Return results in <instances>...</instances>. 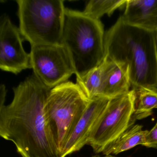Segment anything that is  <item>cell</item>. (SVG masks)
<instances>
[{
  "mask_svg": "<svg viewBox=\"0 0 157 157\" xmlns=\"http://www.w3.org/2000/svg\"><path fill=\"white\" fill-rule=\"evenodd\" d=\"M127 0H90L82 11L86 16L100 20L104 15L111 16L116 10L125 7Z\"/></svg>",
  "mask_w": 157,
  "mask_h": 157,
  "instance_id": "5bb4252c",
  "label": "cell"
},
{
  "mask_svg": "<svg viewBox=\"0 0 157 157\" xmlns=\"http://www.w3.org/2000/svg\"><path fill=\"white\" fill-rule=\"evenodd\" d=\"M90 100L78 84L68 81L49 91L45 112L60 154Z\"/></svg>",
  "mask_w": 157,
  "mask_h": 157,
  "instance_id": "5b68a950",
  "label": "cell"
},
{
  "mask_svg": "<svg viewBox=\"0 0 157 157\" xmlns=\"http://www.w3.org/2000/svg\"><path fill=\"white\" fill-rule=\"evenodd\" d=\"M94 157H100L99 156H94ZM103 157H114V156H113V155H111V154H109V155H105V156Z\"/></svg>",
  "mask_w": 157,
  "mask_h": 157,
  "instance_id": "ac0fdd59",
  "label": "cell"
},
{
  "mask_svg": "<svg viewBox=\"0 0 157 157\" xmlns=\"http://www.w3.org/2000/svg\"><path fill=\"white\" fill-rule=\"evenodd\" d=\"M148 132V130H143L140 125H133L109 145L102 153L105 155L117 154L138 145L143 146Z\"/></svg>",
  "mask_w": 157,
  "mask_h": 157,
  "instance_id": "7c38bea8",
  "label": "cell"
},
{
  "mask_svg": "<svg viewBox=\"0 0 157 157\" xmlns=\"http://www.w3.org/2000/svg\"><path fill=\"white\" fill-rule=\"evenodd\" d=\"M30 54L33 74L49 89L68 81L76 74L71 57L63 45L32 46Z\"/></svg>",
  "mask_w": 157,
  "mask_h": 157,
  "instance_id": "52a82bcc",
  "label": "cell"
},
{
  "mask_svg": "<svg viewBox=\"0 0 157 157\" xmlns=\"http://www.w3.org/2000/svg\"><path fill=\"white\" fill-rule=\"evenodd\" d=\"M136 120H141L151 115L152 110L157 108V92L142 90L136 92Z\"/></svg>",
  "mask_w": 157,
  "mask_h": 157,
  "instance_id": "9a60e30c",
  "label": "cell"
},
{
  "mask_svg": "<svg viewBox=\"0 0 157 157\" xmlns=\"http://www.w3.org/2000/svg\"><path fill=\"white\" fill-rule=\"evenodd\" d=\"M105 57L124 65L132 90L157 92V32L129 25L121 16L105 34Z\"/></svg>",
  "mask_w": 157,
  "mask_h": 157,
  "instance_id": "7a4b0ae2",
  "label": "cell"
},
{
  "mask_svg": "<svg viewBox=\"0 0 157 157\" xmlns=\"http://www.w3.org/2000/svg\"><path fill=\"white\" fill-rule=\"evenodd\" d=\"M143 146L148 148L157 149V123L148 131L146 135L145 142Z\"/></svg>",
  "mask_w": 157,
  "mask_h": 157,
  "instance_id": "2e32d148",
  "label": "cell"
},
{
  "mask_svg": "<svg viewBox=\"0 0 157 157\" xmlns=\"http://www.w3.org/2000/svg\"><path fill=\"white\" fill-rule=\"evenodd\" d=\"M19 29L31 46L62 44L66 9L62 0H17Z\"/></svg>",
  "mask_w": 157,
  "mask_h": 157,
  "instance_id": "277c9868",
  "label": "cell"
},
{
  "mask_svg": "<svg viewBox=\"0 0 157 157\" xmlns=\"http://www.w3.org/2000/svg\"><path fill=\"white\" fill-rule=\"evenodd\" d=\"M50 90L33 73L13 88L10 104L0 105V136L22 157H61L45 112Z\"/></svg>",
  "mask_w": 157,
  "mask_h": 157,
  "instance_id": "6da1fadb",
  "label": "cell"
},
{
  "mask_svg": "<svg viewBox=\"0 0 157 157\" xmlns=\"http://www.w3.org/2000/svg\"><path fill=\"white\" fill-rule=\"evenodd\" d=\"M136 95L132 90L111 99L96 122L88 145L95 153L102 152L134 125Z\"/></svg>",
  "mask_w": 157,
  "mask_h": 157,
  "instance_id": "8992f818",
  "label": "cell"
},
{
  "mask_svg": "<svg viewBox=\"0 0 157 157\" xmlns=\"http://www.w3.org/2000/svg\"><path fill=\"white\" fill-rule=\"evenodd\" d=\"M129 25L157 32V0H127L121 16Z\"/></svg>",
  "mask_w": 157,
  "mask_h": 157,
  "instance_id": "30bf717a",
  "label": "cell"
},
{
  "mask_svg": "<svg viewBox=\"0 0 157 157\" xmlns=\"http://www.w3.org/2000/svg\"><path fill=\"white\" fill-rule=\"evenodd\" d=\"M20 29L8 15H2L0 21V68L17 74L32 69L30 53L25 52Z\"/></svg>",
  "mask_w": 157,
  "mask_h": 157,
  "instance_id": "ba28073f",
  "label": "cell"
},
{
  "mask_svg": "<svg viewBox=\"0 0 157 157\" xmlns=\"http://www.w3.org/2000/svg\"><path fill=\"white\" fill-rule=\"evenodd\" d=\"M7 91L4 84H1L0 86V105L5 104Z\"/></svg>",
  "mask_w": 157,
  "mask_h": 157,
  "instance_id": "e0dca14e",
  "label": "cell"
},
{
  "mask_svg": "<svg viewBox=\"0 0 157 157\" xmlns=\"http://www.w3.org/2000/svg\"><path fill=\"white\" fill-rule=\"evenodd\" d=\"M110 99L98 97L91 99L84 113L65 142L60 152L66 157L88 145L92 131Z\"/></svg>",
  "mask_w": 157,
  "mask_h": 157,
  "instance_id": "9c48e42d",
  "label": "cell"
},
{
  "mask_svg": "<svg viewBox=\"0 0 157 157\" xmlns=\"http://www.w3.org/2000/svg\"><path fill=\"white\" fill-rule=\"evenodd\" d=\"M105 59L86 75L76 79L78 84L86 96L90 100L98 97H102L103 87L104 81Z\"/></svg>",
  "mask_w": 157,
  "mask_h": 157,
  "instance_id": "4fadbf2b",
  "label": "cell"
},
{
  "mask_svg": "<svg viewBox=\"0 0 157 157\" xmlns=\"http://www.w3.org/2000/svg\"><path fill=\"white\" fill-rule=\"evenodd\" d=\"M104 81L102 97L111 99L127 93L131 86L128 70L124 65L105 57Z\"/></svg>",
  "mask_w": 157,
  "mask_h": 157,
  "instance_id": "8fae6325",
  "label": "cell"
},
{
  "mask_svg": "<svg viewBox=\"0 0 157 157\" xmlns=\"http://www.w3.org/2000/svg\"></svg>",
  "mask_w": 157,
  "mask_h": 157,
  "instance_id": "d6986e66",
  "label": "cell"
},
{
  "mask_svg": "<svg viewBox=\"0 0 157 157\" xmlns=\"http://www.w3.org/2000/svg\"><path fill=\"white\" fill-rule=\"evenodd\" d=\"M104 26L100 20L67 8L62 44L73 61L76 79L81 78L104 59Z\"/></svg>",
  "mask_w": 157,
  "mask_h": 157,
  "instance_id": "3957f363",
  "label": "cell"
},
{
  "mask_svg": "<svg viewBox=\"0 0 157 157\" xmlns=\"http://www.w3.org/2000/svg\"></svg>",
  "mask_w": 157,
  "mask_h": 157,
  "instance_id": "ffe728a7",
  "label": "cell"
}]
</instances>
